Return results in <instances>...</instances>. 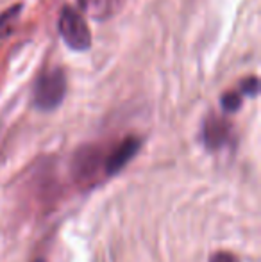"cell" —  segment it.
I'll return each instance as SVG.
<instances>
[{
	"label": "cell",
	"instance_id": "cell-1",
	"mask_svg": "<svg viewBox=\"0 0 261 262\" xmlns=\"http://www.w3.org/2000/svg\"><path fill=\"white\" fill-rule=\"evenodd\" d=\"M57 31H59L63 41L72 50L84 52L91 47V32L88 29L86 20L73 7L65 6L61 9L59 20H57Z\"/></svg>",
	"mask_w": 261,
	"mask_h": 262
},
{
	"label": "cell",
	"instance_id": "cell-2",
	"mask_svg": "<svg viewBox=\"0 0 261 262\" xmlns=\"http://www.w3.org/2000/svg\"><path fill=\"white\" fill-rule=\"evenodd\" d=\"M66 95V75L61 68L45 72L34 88V105L42 111H52L61 105Z\"/></svg>",
	"mask_w": 261,
	"mask_h": 262
},
{
	"label": "cell",
	"instance_id": "cell-3",
	"mask_svg": "<svg viewBox=\"0 0 261 262\" xmlns=\"http://www.w3.org/2000/svg\"><path fill=\"white\" fill-rule=\"evenodd\" d=\"M202 139H204V145L208 146L209 150L222 148L231 139L229 121L222 120V118H216V116H209L208 120H206L204 127H202Z\"/></svg>",
	"mask_w": 261,
	"mask_h": 262
},
{
	"label": "cell",
	"instance_id": "cell-4",
	"mask_svg": "<svg viewBox=\"0 0 261 262\" xmlns=\"http://www.w3.org/2000/svg\"><path fill=\"white\" fill-rule=\"evenodd\" d=\"M139 146H142V141H139L138 138H134V136H129V138L124 139V141L109 154L108 159H106V173L113 175V173L120 171V169L136 156Z\"/></svg>",
	"mask_w": 261,
	"mask_h": 262
},
{
	"label": "cell",
	"instance_id": "cell-5",
	"mask_svg": "<svg viewBox=\"0 0 261 262\" xmlns=\"http://www.w3.org/2000/svg\"><path fill=\"white\" fill-rule=\"evenodd\" d=\"M98 164H101V152L93 146H84L73 157V173L77 179L88 180L97 173Z\"/></svg>",
	"mask_w": 261,
	"mask_h": 262
},
{
	"label": "cell",
	"instance_id": "cell-6",
	"mask_svg": "<svg viewBox=\"0 0 261 262\" xmlns=\"http://www.w3.org/2000/svg\"><path fill=\"white\" fill-rule=\"evenodd\" d=\"M79 7L93 20H109L118 11L120 0H77Z\"/></svg>",
	"mask_w": 261,
	"mask_h": 262
},
{
	"label": "cell",
	"instance_id": "cell-7",
	"mask_svg": "<svg viewBox=\"0 0 261 262\" xmlns=\"http://www.w3.org/2000/svg\"><path fill=\"white\" fill-rule=\"evenodd\" d=\"M20 11H22V6H13L11 9H7L6 13L0 14V39L9 36L11 32L14 31V25H16V20L20 16Z\"/></svg>",
	"mask_w": 261,
	"mask_h": 262
},
{
	"label": "cell",
	"instance_id": "cell-8",
	"mask_svg": "<svg viewBox=\"0 0 261 262\" xmlns=\"http://www.w3.org/2000/svg\"><path fill=\"white\" fill-rule=\"evenodd\" d=\"M242 105V97L238 93H226L222 97V109L227 113H234Z\"/></svg>",
	"mask_w": 261,
	"mask_h": 262
},
{
	"label": "cell",
	"instance_id": "cell-9",
	"mask_svg": "<svg viewBox=\"0 0 261 262\" xmlns=\"http://www.w3.org/2000/svg\"><path fill=\"white\" fill-rule=\"evenodd\" d=\"M242 91H244V95H247V97L254 98L256 95H258V91H259L258 79H256V77H249V79H244V80H242Z\"/></svg>",
	"mask_w": 261,
	"mask_h": 262
},
{
	"label": "cell",
	"instance_id": "cell-10",
	"mask_svg": "<svg viewBox=\"0 0 261 262\" xmlns=\"http://www.w3.org/2000/svg\"><path fill=\"white\" fill-rule=\"evenodd\" d=\"M209 262H240V260L229 252H216L209 257Z\"/></svg>",
	"mask_w": 261,
	"mask_h": 262
}]
</instances>
